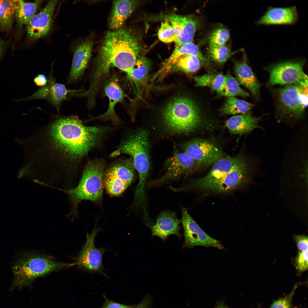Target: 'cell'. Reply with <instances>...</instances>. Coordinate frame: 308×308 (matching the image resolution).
<instances>
[{
    "mask_svg": "<svg viewBox=\"0 0 308 308\" xmlns=\"http://www.w3.org/2000/svg\"><path fill=\"white\" fill-rule=\"evenodd\" d=\"M260 119V117L254 116L248 113L230 117L226 121V125L232 133L242 134L258 127Z\"/></svg>",
    "mask_w": 308,
    "mask_h": 308,
    "instance_id": "cell-26",
    "label": "cell"
},
{
    "mask_svg": "<svg viewBox=\"0 0 308 308\" xmlns=\"http://www.w3.org/2000/svg\"><path fill=\"white\" fill-rule=\"evenodd\" d=\"M93 44L92 40L88 38L76 47L71 69L67 78L68 83L76 82L83 75L91 56Z\"/></svg>",
    "mask_w": 308,
    "mask_h": 308,
    "instance_id": "cell-18",
    "label": "cell"
},
{
    "mask_svg": "<svg viewBox=\"0 0 308 308\" xmlns=\"http://www.w3.org/2000/svg\"><path fill=\"white\" fill-rule=\"evenodd\" d=\"M180 222L175 213L164 211L158 216L155 224L150 227L153 236H158L164 240L171 234L180 236Z\"/></svg>",
    "mask_w": 308,
    "mask_h": 308,
    "instance_id": "cell-21",
    "label": "cell"
},
{
    "mask_svg": "<svg viewBox=\"0 0 308 308\" xmlns=\"http://www.w3.org/2000/svg\"><path fill=\"white\" fill-rule=\"evenodd\" d=\"M247 171L246 161L243 158L239 156L232 169L206 191L216 193H226L232 191L242 186L247 181Z\"/></svg>",
    "mask_w": 308,
    "mask_h": 308,
    "instance_id": "cell-16",
    "label": "cell"
},
{
    "mask_svg": "<svg viewBox=\"0 0 308 308\" xmlns=\"http://www.w3.org/2000/svg\"><path fill=\"white\" fill-rule=\"evenodd\" d=\"M104 91L109 101L108 110L103 114L92 119H109L117 123L118 122L119 119L115 113L114 108L116 104L123 101L124 93L116 78L115 77L112 78L107 83Z\"/></svg>",
    "mask_w": 308,
    "mask_h": 308,
    "instance_id": "cell-23",
    "label": "cell"
},
{
    "mask_svg": "<svg viewBox=\"0 0 308 308\" xmlns=\"http://www.w3.org/2000/svg\"><path fill=\"white\" fill-rule=\"evenodd\" d=\"M239 156L223 157L216 161L209 172L205 176L178 188L172 187L175 192L186 191L193 189L206 191L225 176L235 165Z\"/></svg>",
    "mask_w": 308,
    "mask_h": 308,
    "instance_id": "cell-11",
    "label": "cell"
},
{
    "mask_svg": "<svg viewBox=\"0 0 308 308\" xmlns=\"http://www.w3.org/2000/svg\"><path fill=\"white\" fill-rule=\"evenodd\" d=\"M200 60L197 56L183 54L180 56L171 67L169 72L182 71L187 73L196 72L200 68Z\"/></svg>",
    "mask_w": 308,
    "mask_h": 308,
    "instance_id": "cell-29",
    "label": "cell"
},
{
    "mask_svg": "<svg viewBox=\"0 0 308 308\" xmlns=\"http://www.w3.org/2000/svg\"><path fill=\"white\" fill-rule=\"evenodd\" d=\"M166 171L162 176L151 181L148 185L155 186L190 173L200 167L198 163L184 152L175 151L164 163Z\"/></svg>",
    "mask_w": 308,
    "mask_h": 308,
    "instance_id": "cell-12",
    "label": "cell"
},
{
    "mask_svg": "<svg viewBox=\"0 0 308 308\" xmlns=\"http://www.w3.org/2000/svg\"><path fill=\"white\" fill-rule=\"evenodd\" d=\"M169 21L177 37L178 43L175 46L192 42L198 26L196 20L189 16L174 14Z\"/></svg>",
    "mask_w": 308,
    "mask_h": 308,
    "instance_id": "cell-20",
    "label": "cell"
},
{
    "mask_svg": "<svg viewBox=\"0 0 308 308\" xmlns=\"http://www.w3.org/2000/svg\"><path fill=\"white\" fill-rule=\"evenodd\" d=\"M183 152L196 161L200 166L213 164L223 157L221 151L210 142L196 138L187 142L183 147Z\"/></svg>",
    "mask_w": 308,
    "mask_h": 308,
    "instance_id": "cell-14",
    "label": "cell"
},
{
    "mask_svg": "<svg viewBox=\"0 0 308 308\" xmlns=\"http://www.w3.org/2000/svg\"><path fill=\"white\" fill-rule=\"evenodd\" d=\"M48 81V78L46 76L42 74L37 75L34 80L35 84L37 86L40 87L45 85L47 84Z\"/></svg>",
    "mask_w": 308,
    "mask_h": 308,
    "instance_id": "cell-41",
    "label": "cell"
},
{
    "mask_svg": "<svg viewBox=\"0 0 308 308\" xmlns=\"http://www.w3.org/2000/svg\"><path fill=\"white\" fill-rule=\"evenodd\" d=\"M150 67V62L147 58L139 57L127 75L129 79L136 84H142L146 81Z\"/></svg>",
    "mask_w": 308,
    "mask_h": 308,
    "instance_id": "cell-27",
    "label": "cell"
},
{
    "mask_svg": "<svg viewBox=\"0 0 308 308\" xmlns=\"http://www.w3.org/2000/svg\"><path fill=\"white\" fill-rule=\"evenodd\" d=\"M133 306L121 304L106 299L102 308H133Z\"/></svg>",
    "mask_w": 308,
    "mask_h": 308,
    "instance_id": "cell-40",
    "label": "cell"
},
{
    "mask_svg": "<svg viewBox=\"0 0 308 308\" xmlns=\"http://www.w3.org/2000/svg\"><path fill=\"white\" fill-rule=\"evenodd\" d=\"M105 165L102 160L89 161L84 167L78 186L75 188L63 190L69 196L73 213H76L78 204L81 200L96 202L102 199Z\"/></svg>",
    "mask_w": 308,
    "mask_h": 308,
    "instance_id": "cell-5",
    "label": "cell"
},
{
    "mask_svg": "<svg viewBox=\"0 0 308 308\" xmlns=\"http://www.w3.org/2000/svg\"><path fill=\"white\" fill-rule=\"evenodd\" d=\"M157 35L159 40L164 43H168L174 42L175 45L178 43V39L175 30L167 20L161 23Z\"/></svg>",
    "mask_w": 308,
    "mask_h": 308,
    "instance_id": "cell-34",
    "label": "cell"
},
{
    "mask_svg": "<svg viewBox=\"0 0 308 308\" xmlns=\"http://www.w3.org/2000/svg\"><path fill=\"white\" fill-rule=\"evenodd\" d=\"M142 50L139 38L131 29L122 28L107 31L97 57L90 88L98 90L111 67L128 73Z\"/></svg>",
    "mask_w": 308,
    "mask_h": 308,
    "instance_id": "cell-2",
    "label": "cell"
},
{
    "mask_svg": "<svg viewBox=\"0 0 308 308\" xmlns=\"http://www.w3.org/2000/svg\"><path fill=\"white\" fill-rule=\"evenodd\" d=\"M295 285L291 292L285 297L274 301L270 308H291L293 296L298 287Z\"/></svg>",
    "mask_w": 308,
    "mask_h": 308,
    "instance_id": "cell-37",
    "label": "cell"
},
{
    "mask_svg": "<svg viewBox=\"0 0 308 308\" xmlns=\"http://www.w3.org/2000/svg\"><path fill=\"white\" fill-rule=\"evenodd\" d=\"M139 3L135 0L114 1L108 23L110 29L115 30L122 28L125 21Z\"/></svg>",
    "mask_w": 308,
    "mask_h": 308,
    "instance_id": "cell-22",
    "label": "cell"
},
{
    "mask_svg": "<svg viewBox=\"0 0 308 308\" xmlns=\"http://www.w3.org/2000/svg\"><path fill=\"white\" fill-rule=\"evenodd\" d=\"M149 302V299L146 298L136 306L133 308H148Z\"/></svg>",
    "mask_w": 308,
    "mask_h": 308,
    "instance_id": "cell-42",
    "label": "cell"
},
{
    "mask_svg": "<svg viewBox=\"0 0 308 308\" xmlns=\"http://www.w3.org/2000/svg\"><path fill=\"white\" fill-rule=\"evenodd\" d=\"M42 1L37 0L31 3L19 0L18 5L15 15L19 27L27 25L35 15Z\"/></svg>",
    "mask_w": 308,
    "mask_h": 308,
    "instance_id": "cell-28",
    "label": "cell"
},
{
    "mask_svg": "<svg viewBox=\"0 0 308 308\" xmlns=\"http://www.w3.org/2000/svg\"><path fill=\"white\" fill-rule=\"evenodd\" d=\"M135 170L131 158L111 165L104 175V184L107 192L114 196L121 194L133 181Z\"/></svg>",
    "mask_w": 308,
    "mask_h": 308,
    "instance_id": "cell-8",
    "label": "cell"
},
{
    "mask_svg": "<svg viewBox=\"0 0 308 308\" xmlns=\"http://www.w3.org/2000/svg\"><path fill=\"white\" fill-rule=\"evenodd\" d=\"M230 37L229 32L226 29L221 27L215 29L211 32L209 37L210 47L224 45Z\"/></svg>",
    "mask_w": 308,
    "mask_h": 308,
    "instance_id": "cell-35",
    "label": "cell"
},
{
    "mask_svg": "<svg viewBox=\"0 0 308 308\" xmlns=\"http://www.w3.org/2000/svg\"><path fill=\"white\" fill-rule=\"evenodd\" d=\"M293 238L299 251L308 250L307 237L303 235H294Z\"/></svg>",
    "mask_w": 308,
    "mask_h": 308,
    "instance_id": "cell-39",
    "label": "cell"
},
{
    "mask_svg": "<svg viewBox=\"0 0 308 308\" xmlns=\"http://www.w3.org/2000/svg\"><path fill=\"white\" fill-rule=\"evenodd\" d=\"M217 308H226V307L223 306H220L217 307Z\"/></svg>",
    "mask_w": 308,
    "mask_h": 308,
    "instance_id": "cell-44",
    "label": "cell"
},
{
    "mask_svg": "<svg viewBox=\"0 0 308 308\" xmlns=\"http://www.w3.org/2000/svg\"><path fill=\"white\" fill-rule=\"evenodd\" d=\"M234 69L236 78L239 83L246 88L254 98H258L260 84L248 64L246 56L242 61H234Z\"/></svg>",
    "mask_w": 308,
    "mask_h": 308,
    "instance_id": "cell-24",
    "label": "cell"
},
{
    "mask_svg": "<svg viewBox=\"0 0 308 308\" xmlns=\"http://www.w3.org/2000/svg\"><path fill=\"white\" fill-rule=\"evenodd\" d=\"M150 146L148 131L138 128L130 131L110 155L115 157L122 154H127L132 159L139 181H147L151 168Z\"/></svg>",
    "mask_w": 308,
    "mask_h": 308,
    "instance_id": "cell-6",
    "label": "cell"
},
{
    "mask_svg": "<svg viewBox=\"0 0 308 308\" xmlns=\"http://www.w3.org/2000/svg\"><path fill=\"white\" fill-rule=\"evenodd\" d=\"M278 108L296 119L303 115L308 105V81L284 86L276 92Z\"/></svg>",
    "mask_w": 308,
    "mask_h": 308,
    "instance_id": "cell-7",
    "label": "cell"
},
{
    "mask_svg": "<svg viewBox=\"0 0 308 308\" xmlns=\"http://www.w3.org/2000/svg\"><path fill=\"white\" fill-rule=\"evenodd\" d=\"M74 266V263L58 262L50 257L38 254L29 252L20 253L12 267L14 279L10 290L30 286L37 278Z\"/></svg>",
    "mask_w": 308,
    "mask_h": 308,
    "instance_id": "cell-4",
    "label": "cell"
},
{
    "mask_svg": "<svg viewBox=\"0 0 308 308\" xmlns=\"http://www.w3.org/2000/svg\"><path fill=\"white\" fill-rule=\"evenodd\" d=\"M175 47L173 52L165 64L154 75L155 77L158 78L162 75L169 72L171 66L178 58L182 54H189L196 56L205 64H208L207 59L201 52L198 46L193 43L191 42Z\"/></svg>",
    "mask_w": 308,
    "mask_h": 308,
    "instance_id": "cell-25",
    "label": "cell"
},
{
    "mask_svg": "<svg viewBox=\"0 0 308 308\" xmlns=\"http://www.w3.org/2000/svg\"><path fill=\"white\" fill-rule=\"evenodd\" d=\"M18 3L19 0H0V26L3 28H11Z\"/></svg>",
    "mask_w": 308,
    "mask_h": 308,
    "instance_id": "cell-33",
    "label": "cell"
},
{
    "mask_svg": "<svg viewBox=\"0 0 308 308\" xmlns=\"http://www.w3.org/2000/svg\"><path fill=\"white\" fill-rule=\"evenodd\" d=\"M5 44V41H4L0 39V57L1 56L3 52Z\"/></svg>",
    "mask_w": 308,
    "mask_h": 308,
    "instance_id": "cell-43",
    "label": "cell"
},
{
    "mask_svg": "<svg viewBox=\"0 0 308 308\" xmlns=\"http://www.w3.org/2000/svg\"><path fill=\"white\" fill-rule=\"evenodd\" d=\"M303 60H296L283 61L271 68L268 82L271 85L285 86L308 81L304 72Z\"/></svg>",
    "mask_w": 308,
    "mask_h": 308,
    "instance_id": "cell-9",
    "label": "cell"
},
{
    "mask_svg": "<svg viewBox=\"0 0 308 308\" xmlns=\"http://www.w3.org/2000/svg\"><path fill=\"white\" fill-rule=\"evenodd\" d=\"M224 80L222 87L218 93L220 95L228 98L240 96L246 97L249 94L242 89L236 78L230 73L224 75Z\"/></svg>",
    "mask_w": 308,
    "mask_h": 308,
    "instance_id": "cell-32",
    "label": "cell"
},
{
    "mask_svg": "<svg viewBox=\"0 0 308 308\" xmlns=\"http://www.w3.org/2000/svg\"><path fill=\"white\" fill-rule=\"evenodd\" d=\"M57 3V0L49 1L26 25L27 34L32 39H37L43 37L50 31L52 26L53 15Z\"/></svg>",
    "mask_w": 308,
    "mask_h": 308,
    "instance_id": "cell-17",
    "label": "cell"
},
{
    "mask_svg": "<svg viewBox=\"0 0 308 308\" xmlns=\"http://www.w3.org/2000/svg\"><path fill=\"white\" fill-rule=\"evenodd\" d=\"M308 251H299L295 259V265L299 272H302L308 269Z\"/></svg>",
    "mask_w": 308,
    "mask_h": 308,
    "instance_id": "cell-38",
    "label": "cell"
},
{
    "mask_svg": "<svg viewBox=\"0 0 308 308\" xmlns=\"http://www.w3.org/2000/svg\"><path fill=\"white\" fill-rule=\"evenodd\" d=\"M164 129L171 135H185L196 130L202 118L199 108L191 100L175 98L163 108L161 112Z\"/></svg>",
    "mask_w": 308,
    "mask_h": 308,
    "instance_id": "cell-3",
    "label": "cell"
},
{
    "mask_svg": "<svg viewBox=\"0 0 308 308\" xmlns=\"http://www.w3.org/2000/svg\"><path fill=\"white\" fill-rule=\"evenodd\" d=\"M233 53L224 45L210 47L208 52V56L210 60L219 63L226 62Z\"/></svg>",
    "mask_w": 308,
    "mask_h": 308,
    "instance_id": "cell-36",
    "label": "cell"
},
{
    "mask_svg": "<svg viewBox=\"0 0 308 308\" xmlns=\"http://www.w3.org/2000/svg\"><path fill=\"white\" fill-rule=\"evenodd\" d=\"M105 134L103 127L86 126L76 116L55 117L35 125L28 137L17 139L25 156L20 171L24 175L73 176Z\"/></svg>",
    "mask_w": 308,
    "mask_h": 308,
    "instance_id": "cell-1",
    "label": "cell"
},
{
    "mask_svg": "<svg viewBox=\"0 0 308 308\" xmlns=\"http://www.w3.org/2000/svg\"><path fill=\"white\" fill-rule=\"evenodd\" d=\"M181 212V221L185 238V247L191 248L196 246H202L224 249L220 241L209 236L200 227L186 209L182 208Z\"/></svg>",
    "mask_w": 308,
    "mask_h": 308,
    "instance_id": "cell-13",
    "label": "cell"
},
{
    "mask_svg": "<svg viewBox=\"0 0 308 308\" xmlns=\"http://www.w3.org/2000/svg\"><path fill=\"white\" fill-rule=\"evenodd\" d=\"M100 230L95 226L90 234L86 233V242L75 259V266L89 272L103 273L102 257L107 250L97 248L94 244L95 237Z\"/></svg>",
    "mask_w": 308,
    "mask_h": 308,
    "instance_id": "cell-10",
    "label": "cell"
},
{
    "mask_svg": "<svg viewBox=\"0 0 308 308\" xmlns=\"http://www.w3.org/2000/svg\"><path fill=\"white\" fill-rule=\"evenodd\" d=\"M47 84L40 87L34 93L23 100L40 99L46 100L53 106L58 112L62 103L67 100L69 94L78 92L68 90L65 86L57 82L51 71Z\"/></svg>",
    "mask_w": 308,
    "mask_h": 308,
    "instance_id": "cell-15",
    "label": "cell"
},
{
    "mask_svg": "<svg viewBox=\"0 0 308 308\" xmlns=\"http://www.w3.org/2000/svg\"><path fill=\"white\" fill-rule=\"evenodd\" d=\"M254 104L235 97L228 98L222 107L221 112L224 115L242 114L248 113Z\"/></svg>",
    "mask_w": 308,
    "mask_h": 308,
    "instance_id": "cell-30",
    "label": "cell"
},
{
    "mask_svg": "<svg viewBox=\"0 0 308 308\" xmlns=\"http://www.w3.org/2000/svg\"><path fill=\"white\" fill-rule=\"evenodd\" d=\"M194 78L196 86L208 87L218 93L224 84L225 76L221 73L207 74L196 76Z\"/></svg>",
    "mask_w": 308,
    "mask_h": 308,
    "instance_id": "cell-31",
    "label": "cell"
},
{
    "mask_svg": "<svg viewBox=\"0 0 308 308\" xmlns=\"http://www.w3.org/2000/svg\"><path fill=\"white\" fill-rule=\"evenodd\" d=\"M296 7H268L265 14L256 22L257 25H293L297 21Z\"/></svg>",
    "mask_w": 308,
    "mask_h": 308,
    "instance_id": "cell-19",
    "label": "cell"
}]
</instances>
